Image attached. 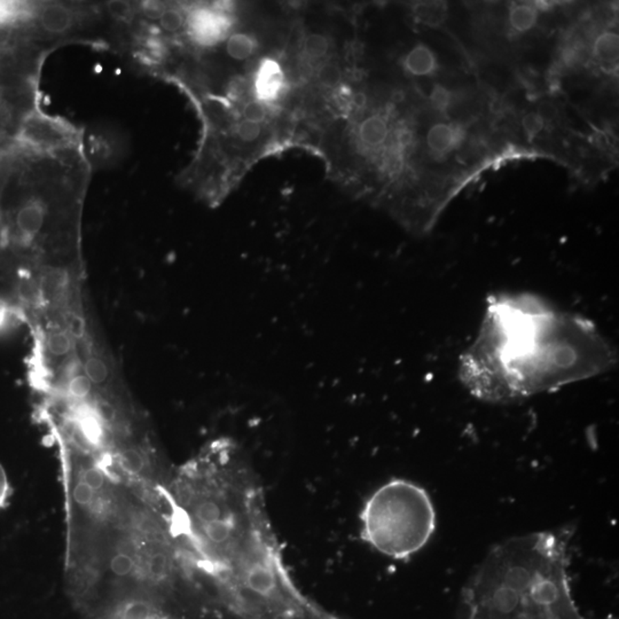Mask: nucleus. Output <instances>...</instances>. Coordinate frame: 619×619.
Here are the masks:
<instances>
[{"label": "nucleus", "mask_w": 619, "mask_h": 619, "mask_svg": "<svg viewBox=\"0 0 619 619\" xmlns=\"http://www.w3.org/2000/svg\"><path fill=\"white\" fill-rule=\"evenodd\" d=\"M73 342L66 331H50L46 338L47 351L53 357H64L71 352Z\"/></svg>", "instance_id": "ddd939ff"}, {"label": "nucleus", "mask_w": 619, "mask_h": 619, "mask_svg": "<svg viewBox=\"0 0 619 619\" xmlns=\"http://www.w3.org/2000/svg\"><path fill=\"white\" fill-rule=\"evenodd\" d=\"M149 573L156 579H163L170 570V559L165 552L155 553L149 560Z\"/></svg>", "instance_id": "6ab92c4d"}, {"label": "nucleus", "mask_w": 619, "mask_h": 619, "mask_svg": "<svg viewBox=\"0 0 619 619\" xmlns=\"http://www.w3.org/2000/svg\"><path fill=\"white\" fill-rule=\"evenodd\" d=\"M285 85L281 66L273 59L261 61L255 77V93L261 102H273L278 99Z\"/></svg>", "instance_id": "423d86ee"}, {"label": "nucleus", "mask_w": 619, "mask_h": 619, "mask_svg": "<svg viewBox=\"0 0 619 619\" xmlns=\"http://www.w3.org/2000/svg\"><path fill=\"white\" fill-rule=\"evenodd\" d=\"M10 488L6 472L3 465H0V509L3 508L10 497Z\"/></svg>", "instance_id": "c756f323"}, {"label": "nucleus", "mask_w": 619, "mask_h": 619, "mask_svg": "<svg viewBox=\"0 0 619 619\" xmlns=\"http://www.w3.org/2000/svg\"><path fill=\"white\" fill-rule=\"evenodd\" d=\"M120 462L127 472L130 474H139L144 468V459L137 450L129 449L122 452L120 456Z\"/></svg>", "instance_id": "a211bd4d"}, {"label": "nucleus", "mask_w": 619, "mask_h": 619, "mask_svg": "<svg viewBox=\"0 0 619 619\" xmlns=\"http://www.w3.org/2000/svg\"><path fill=\"white\" fill-rule=\"evenodd\" d=\"M619 37L613 31L600 35L594 43V54L601 61L610 62L618 57Z\"/></svg>", "instance_id": "f8f14e48"}, {"label": "nucleus", "mask_w": 619, "mask_h": 619, "mask_svg": "<svg viewBox=\"0 0 619 619\" xmlns=\"http://www.w3.org/2000/svg\"><path fill=\"white\" fill-rule=\"evenodd\" d=\"M3 86H1V85H0V104H1V101H3Z\"/></svg>", "instance_id": "c9c22d12"}, {"label": "nucleus", "mask_w": 619, "mask_h": 619, "mask_svg": "<svg viewBox=\"0 0 619 619\" xmlns=\"http://www.w3.org/2000/svg\"><path fill=\"white\" fill-rule=\"evenodd\" d=\"M86 13L80 12L73 5L50 3L37 12L38 30L50 41H60L77 33Z\"/></svg>", "instance_id": "39448f33"}, {"label": "nucleus", "mask_w": 619, "mask_h": 619, "mask_svg": "<svg viewBox=\"0 0 619 619\" xmlns=\"http://www.w3.org/2000/svg\"><path fill=\"white\" fill-rule=\"evenodd\" d=\"M84 374L92 382V385H100L107 381L109 369L102 359L91 357L84 364Z\"/></svg>", "instance_id": "2eb2a0df"}, {"label": "nucleus", "mask_w": 619, "mask_h": 619, "mask_svg": "<svg viewBox=\"0 0 619 619\" xmlns=\"http://www.w3.org/2000/svg\"><path fill=\"white\" fill-rule=\"evenodd\" d=\"M176 499L217 619H338L291 577L261 479L238 443L212 444L185 470Z\"/></svg>", "instance_id": "f257e3e1"}, {"label": "nucleus", "mask_w": 619, "mask_h": 619, "mask_svg": "<svg viewBox=\"0 0 619 619\" xmlns=\"http://www.w3.org/2000/svg\"><path fill=\"white\" fill-rule=\"evenodd\" d=\"M615 362L616 352L589 319L536 295L497 294L459 376L475 398L507 404L589 380Z\"/></svg>", "instance_id": "f03ea898"}, {"label": "nucleus", "mask_w": 619, "mask_h": 619, "mask_svg": "<svg viewBox=\"0 0 619 619\" xmlns=\"http://www.w3.org/2000/svg\"><path fill=\"white\" fill-rule=\"evenodd\" d=\"M366 102V97L364 94L358 93L355 94V98H353V104L357 106V107H362Z\"/></svg>", "instance_id": "72a5a7b5"}, {"label": "nucleus", "mask_w": 619, "mask_h": 619, "mask_svg": "<svg viewBox=\"0 0 619 619\" xmlns=\"http://www.w3.org/2000/svg\"><path fill=\"white\" fill-rule=\"evenodd\" d=\"M92 385H93L92 382L87 378L86 375L84 374V373L76 374L69 380L68 391H69V395L71 397H74V398H86L87 396L90 395L91 391H92Z\"/></svg>", "instance_id": "f3484780"}, {"label": "nucleus", "mask_w": 619, "mask_h": 619, "mask_svg": "<svg viewBox=\"0 0 619 619\" xmlns=\"http://www.w3.org/2000/svg\"><path fill=\"white\" fill-rule=\"evenodd\" d=\"M98 413H99L101 418H104V421L111 422L114 420V409H113V407H111V405L106 404V403L99 405V407H98Z\"/></svg>", "instance_id": "2f4dec72"}, {"label": "nucleus", "mask_w": 619, "mask_h": 619, "mask_svg": "<svg viewBox=\"0 0 619 619\" xmlns=\"http://www.w3.org/2000/svg\"><path fill=\"white\" fill-rule=\"evenodd\" d=\"M411 139H412V136H411L409 132H406V131L402 132V134L399 136V142L402 145H409L411 142Z\"/></svg>", "instance_id": "f704fd0d"}, {"label": "nucleus", "mask_w": 619, "mask_h": 619, "mask_svg": "<svg viewBox=\"0 0 619 619\" xmlns=\"http://www.w3.org/2000/svg\"><path fill=\"white\" fill-rule=\"evenodd\" d=\"M304 52L311 59H322L329 52V41L320 34H311L304 41Z\"/></svg>", "instance_id": "dca6fc26"}, {"label": "nucleus", "mask_w": 619, "mask_h": 619, "mask_svg": "<svg viewBox=\"0 0 619 619\" xmlns=\"http://www.w3.org/2000/svg\"><path fill=\"white\" fill-rule=\"evenodd\" d=\"M556 114H557V111H556L555 106L549 104V102H544L539 107L538 115L544 122L553 121L556 118Z\"/></svg>", "instance_id": "7c9ffc66"}, {"label": "nucleus", "mask_w": 619, "mask_h": 619, "mask_svg": "<svg viewBox=\"0 0 619 619\" xmlns=\"http://www.w3.org/2000/svg\"><path fill=\"white\" fill-rule=\"evenodd\" d=\"M570 528L499 542L461 592L462 619H589L570 586Z\"/></svg>", "instance_id": "7ed1b4c3"}, {"label": "nucleus", "mask_w": 619, "mask_h": 619, "mask_svg": "<svg viewBox=\"0 0 619 619\" xmlns=\"http://www.w3.org/2000/svg\"><path fill=\"white\" fill-rule=\"evenodd\" d=\"M158 26L167 34H177L185 27V17L181 10L174 7H165L161 17L158 19Z\"/></svg>", "instance_id": "4468645a"}, {"label": "nucleus", "mask_w": 619, "mask_h": 619, "mask_svg": "<svg viewBox=\"0 0 619 619\" xmlns=\"http://www.w3.org/2000/svg\"><path fill=\"white\" fill-rule=\"evenodd\" d=\"M388 124L380 116L366 118L359 127V138L369 147H378L388 137Z\"/></svg>", "instance_id": "1a4fd4ad"}, {"label": "nucleus", "mask_w": 619, "mask_h": 619, "mask_svg": "<svg viewBox=\"0 0 619 619\" xmlns=\"http://www.w3.org/2000/svg\"><path fill=\"white\" fill-rule=\"evenodd\" d=\"M406 71L414 76H428L437 68L435 55L425 45L415 46L404 61Z\"/></svg>", "instance_id": "6e6552de"}, {"label": "nucleus", "mask_w": 619, "mask_h": 619, "mask_svg": "<svg viewBox=\"0 0 619 619\" xmlns=\"http://www.w3.org/2000/svg\"><path fill=\"white\" fill-rule=\"evenodd\" d=\"M73 498H74L75 502L80 506L90 505L94 498V491L82 481L75 486Z\"/></svg>", "instance_id": "bb28decb"}, {"label": "nucleus", "mask_w": 619, "mask_h": 619, "mask_svg": "<svg viewBox=\"0 0 619 619\" xmlns=\"http://www.w3.org/2000/svg\"><path fill=\"white\" fill-rule=\"evenodd\" d=\"M83 482L90 486L93 491H98L104 486V472H101L99 468L87 469L86 472H84Z\"/></svg>", "instance_id": "cd10ccee"}, {"label": "nucleus", "mask_w": 619, "mask_h": 619, "mask_svg": "<svg viewBox=\"0 0 619 619\" xmlns=\"http://www.w3.org/2000/svg\"><path fill=\"white\" fill-rule=\"evenodd\" d=\"M108 14L116 19V20L127 21L132 19L134 15V5L130 3H124V1H111L106 3Z\"/></svg>", "instance_id": "aec40b11"}, {"label": "nucleus", "mask_w": 619, "mask_h": 619, "mask_svg": "<svg viewBox=\"0 0 619 619\" xmlns=\"http://www.w3.org/2000/svg\"><path fill=\"white\" fill-rule=\"evenodd\" d=\"M341 71L334 64H326L319 71L318 78L325 86L334 87L341 81Z\"/></svg>", "instance_id": "4be33fe9"}, {"label": "nucleus", "mask_w": 619, "mask_h": 619, "mask_svg": "<svg viewBox=\"0 0 619 619\" xmlns=\"http://www.w3.org/2000/svg\"><path fill=\"white\" fill-rule=\"evenodd\" d=\"M261 127L259 124L243 121L237 127L238 137L245 142H252L261 137Z\"/></svg>", "instance_id": "b1692460"}, {"label": "nucleus", "mask_w": 619, "mask_h": 619, "mask_svg": "<svg viewBox=\"0 0 619 619\" xmlns=\"http://www.w3.org/2000/svg\"><path fill=\"white\" fill-rule=\"evenodd\" d=\"M604 619H615V618H613V617H608V618H604Z\"/></svg>", "instance_id": "e433bc0d"}, {"label": "nucleus", "mask_w": 619, "mask_h": 619, "mask_svg": "<svg viewBox=\"0 0 619 619\" xmlns=\"http://www.w3.org/2000/svg\"><path fill=\"white\" fill-rule=\"evenodd\" d=\"M245 121L261 124L266 118V107L261 101L251 100L243 107Z\"/></svg>", "instance_id": "412c9836"}, {"label": "nucleus", "mask_w": 619, "mask_h": 619, "mask_svg": "<svg viewBox=\"0 0 619 619\" xmlns=\"http://www.w3.org/2000/svg\"><path fill=\"white\" fill-rule=\"evenodd\" d=\"M256 50V41L249 35L237 33L230 36L226 43L228 57L234 60H247Z\"/></svg>", "instance_id": "9d476101"}, {"label": "nucleus", "mask_w": 619, "mask_h": 619, "mask_svg": "<svg viewBox=\"0 0 619 619\" xmlns=\"http://www.w3.org/2000/svg\"><path fill=\"white\" fill-rule=\"evenodd\" d=\"M432 102L439 111H444L451 102V93L445 87L435 86L432 92Z\"/></svg>", "instance_id": "c85d7f7f"}, {"label": "nucleus", "mask_w": 619, "mask_h": 619, "mask_svg": "<svg viewBox=\"0 0 619 619\" xmlns=\"http://www.w3.org/2000/svg\"><path fill=\"white\" fill-rule=\"evenodd\" d=\"M7 308L5 306V304L3 303H0V327H3L5 325V322L7 320Z\"/></svg>", "instance_id": "473e14b6"}, {"label": "nucleus", "mask_w": 619, "mask_h": 619, "mask_svg": "<svg viewBox=\"0 0 619 619\" xmlns=\"http://www.w3.org/2000/svg\"><path fill=\"white\" fill-rule=\"evenodd\" d=\"M362 537L371 548L395 560L420 552L435 533L436 510L429 493L407 479H392L366 500Z\"/></svg>", "instance_id": "20e7f679"}, {"label": "nucleus", "mask_w": 619, "mask_h": 619, "mask_svg": "<svg viewBox=\"0 0 619 619\" xmlns=\"http://www.w3.org/2000/svg\"><path fill=\"white\" fill-rule=\"evenodd\" d=\"M465 131L458 123L436 124L427 134V144L435 153H446L456 148L465 140Z\"/></svg>", "instance_id": "0eeeda50"}, {"label": "nucleus", "mask_w": 619, "mask_h": 619, "mask_svg": "<svg viewBox=\"0 0 619 619\" xmlns=\"http://www.w3.org/2000/svg\"><path fill=\"white\" fill-rule=\"evenodd\" d=\"M545 127V122L539 116L538 113H529L523 118V129L530 138H535L542 132Z\"/></svg>", "instance_id": "a878e982"}, {"label": "nucleus", "mask_w": 619, "mask_h": 619, "mask_svg": "<svg viewBox=\"0 0 619 619\" xmlns=\"http://www.w3.org/2000/svg\"><path fill=\"white\" fill-rule=\"evenodd\" d=\"M134 562L127 554H118L111 561V569L116 576L125 577L133 570Z\"/></svg>", "instance_id": "5701e85b"}, {"label": "nucleus", "mask_w": 619, "mask_h": 619, "mask_svg": "<svg viewBox=\"0 0 619 619\" xmlns=\"http://www.w3.org/2000/svg\"><path fill=\"white\" fill-rule=\"evenodd\" d=\"M151 609L147 603L133 602L124 610L123 619H151Z\"/></svg>", "instance_id": "393cba45"}, {"label": "nucleus", "mask_w": 619, "mask_h": 619, "mask_svg": "<svg viewBox=\"0 0 619 619\" xmlns=\"http://www.w3.org/2000/svg\"><path fill=\"white\" fill-rule=\"evenodd\" d=\"M537 20H538V12L536 7L531 5H516L512 7L509 14L510 26L521 33L533 29L536 26Z\"/></svg>", "instance_id": "9b49d317"}]
</instances>
